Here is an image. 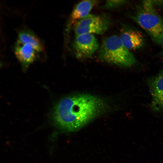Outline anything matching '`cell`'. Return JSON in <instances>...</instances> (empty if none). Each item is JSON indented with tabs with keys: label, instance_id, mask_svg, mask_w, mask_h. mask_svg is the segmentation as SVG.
I'll use <instances>...</instances> for the list:
<instances>
[{
	"label": "cell",
	"instance_id": "cell-7",
	"mask_svg": "<svg viewBox=\"0 0 163 163\" xmlns=\"http://www.w3.org/2000/svg\"><path fill=\"white\" fill-rule=\"evenodd\" d=\"M14 51L15 56L24 71L27 70L39 55L30 44L21 43L18 40L14 46Z\"/></svg>",
	"mask_w": 163,
	"mask_h": 163
},
{
	"label": "cell",
	"instance_id": "cell-3",
	"mask_svg": "<svg viewBox=\"0 0 163 163\" xmlns=\"http://www.w3.org/2000/svg\"><path fill=\"white\" fill-rule=\"evenodd\" d=\"M99 57L108 63L124 67L132 66L136 62L133 54L124 46L120 37L115 35L103 39Z\"/></svg>",
	"mask_w": 163,
	"mask_h": 163
},
{
	"label": "cell",
	"instance_id": "cell-10",
	"mask_svg": "<svg viewBox=\"0 0 163 163\" xmlns=\"http://www.w3.org/2000/svg\"><path fill=\"white\" fill-rule=\"evenodd\" d=\"M17 40L30 44L39 54L43 53L44 51V48L41 41L33 32L29 30L23 29L20 30L18 34Z\"/></svg>",
	"mask_w": 163,
	"mask_h": 163
},
{
	"label": "cell",
	"instance_id": "cell-5",
	"mask_svg": "<svg viewBox=\"0 0 163 163\" xmlns=\"http://www.w3.org/2000/svg\"><path fill=\"white\" fill-rule=\"evenodd\" d=\"M73 46L78 56L87 58L91 57L97 50L99 44L93 34H84L76 35Z\"/></svg>",
	"mask_w": 163,
	"mask_h": 163
},
{
	"label": "cell",
	"instance_id": "cell-9",
	"mask_svg": "<svg viewBox=\"0 0 163 163\" xmlns=\"http://www.w3.org/2000/svg\"><path fill=\"white\" fill-rule=\"evenodd\" d=\"M97 2L96 0H84L78 4L72 11L69 24H73L77 20L78 21L88 15Z\"/></svg>",
	"mask_w": 163,
	"mask_h": 163
},
{
	"label": "cell",
	"instance_id": "cell-8",
	"mask_svg": "<svg viewBox=\"0 0 163 163\" xmlns=\"http://www.w3.org/2000/svg\"><path fill=\"white\" fill-rule=\"evenodd\" d=\"M119 37L123 45L128 50L140 48L144 44V38L142 33L128 27H123Z\"/></svg>",
	"mask_w": 163,
	"mask_h": 163
},
{
	"label": "cell",
	"instance_id": "cell-12",
	"mask_svg": "<svg viewBox=\"0 0 163 163\" xmlns=\"http://www.w3.org/2000/svg\"><path fill=\"white\" fill-rule=\"evenodd\" d=\"M160 44L161 45L163 49V36L161 40Z\"/></svg>",
	"mask_w": 163,
	"mask_h": 163
},
{
	"label": "cell",
	"instance_id": "cell-1",
	"mask_svg": "<svg viewBox=\"0 0 163 163\" xmlns=\"http://www.w3.org/2000/svg\"><path fill=\"white\" fill-rule=\"evenodd\" d=\"M102 99L88 94L66 97L56 105L52 115L55 126L63 130H77L107 108Z\"/></svg>",
	"mask_w": 163,
	"mask_h": 163
},
{
	"label": "cell",
	"instance_id": "cell-2",
	"mask_svg": "<svg viewBox=\"0 0 163 163\" xmlns=\"http://www.w3.org/2000/svg\"><path fill=\"white\" fill-rule=\"evenodd\" d=\"M154 7L152 1H142L137 6L132 17L154 41L160 44L163 36V19Z\"/></svg>",
	"mask_w": 163,
	"mask_h": 163
},
{
	"label": "cell",
	"instance_id": "cell-11",
	"mask_svg": "<svg viewBox=\"0 0 163 163\" xmlns=\"http://www.w3.org/2000/svg\"><path fill=\"white\" fill-rule=\"evenodd\" d=\"M124 0H109L106 2L104 7L107 8L111 9L116 8L125 3Z\"/></svg>",
	"mask_w": 163,
	"mask_h": 163
},
{
	"label": "cell",
	"instance_id": "cell-6",
	"mask_svg": "<svg viewBox=\"0 0 163 163\" xmlns=\"http://www.w3.org/2000/svg\"><path fill=\"white\" fill-rule=\"evenodd\" d=\"M148 85L152 98V109L157 112H163V70L150 78Z\"/></svg>",
	"mask_w": 163,
	"mask_h": 163
},
{
	"label": "cell",
	"instance_id": "cell-4",
	"mask_svg": "<svg viewBox=\"0 0 163 163\" xmlns=\"http://www.w3.org/2000/svg\"><path fill=\"white\" fill-rule=\"evenodd\" d=\"M110 24V19L106 15L89 14L75 23L74 30L76 35L84 34H102L107 30Z\"/></svg>",
	"mask_w": 163,
	"mask_h": 163
}]
</instances>
